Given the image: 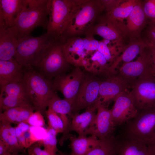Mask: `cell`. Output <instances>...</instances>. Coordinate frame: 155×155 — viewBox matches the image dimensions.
<instances>
[{"mask_svg": "<svg viewBox=\"0 0 155 155\" xmlns=\"http://www.w3.org/2000/svg\"><path fill=\"white\" fill-rule=\"evenodd\" d=\"M104 11L101 0H80L69 15L60 41L88 34Z\"/></svg>", "mask_w": 155, "mask_h": 155, "instance_id": "6da1fadb", "label": "cell"}, {"mask_svg": "<svg viewBox=\"0 0 155 155\" xmlns=\"http://www.w3.org/2000/svg\"><path fill=\"white\" fill-rule=\"evenodd\" d=\"M49 0H26V3L10 28L18 39L30 35L36 28L47 29Z\"/></svg>", "mask_w": 155, "mask_h": 155, "instance_id": "7a4b0ae2", "label": "cell"}, {"mask_svg": "<svg viewBox=\"0 0 155 155\" xmlns=\"http://www.w3.org/2000/svg\"><path fill=\"white\" fill-rule=\"evenodd\" d=\"M23 82L36 111L45 114L48 102L55 93L51 80L41 74L30 65L23 67Z\"/></svg>", "mask_w": 155, "mask_h": 155, "instance_id": "3957f363", "label": "cell"}, {"mask_svg": "<svg viewBox=\"0 0 155 155\" xmlns=\"http://www.w3.org/2000/svg\"><path fill=\"white\" fill-rule=\"evenodd\" d=\"M119 127V135L147 144L155 138V106L138 110L133 117Z\"/></svg>", "mask_w": 155, "mask_h": 155, "instance_id": "277c9868", "label": "cell"}, {"mask_svg": "<svg viewBox=\"0 0 155 155\" xmlns=\"http://www.w3.org/2000/svg\"><path fill=\"white\" fill-rule=\"evenodd\" d=\"M57 40L46 32L38 37L29 35L19 38L14 58L23 67H34L46 50Z\"/></svg>", "mask_w": 155, "mask_h": 155, "instance_id": "5b68a950", "label": "cell"}, {"mask_svg": "<svg viewBox=\"0 0 155 155\" xmlns=\"http://www.w3.org/2000/svg\"><path fill=\"white\" fill-rule=\"evenodd\" d=\"M62 44L55 42L45 51L36 65L38 71L48 79L65 73L69 64L65 59L63 52Z\"/></svg>", "mask_w": 155, "mask_h": 155, "instance_id": "8992f818", "label": "cell"}, {"mask_svg": "<svg viewBox=\"0 0 155 155\" xmlns=\"http://www.w3.org/2000/svg\"><path fill=\"white\" fill-rule=\"evenodd\" d=\"M79 0H49V20L46 32L59 40L69 15Z\"/></svg>", "mask_w": 155, "mask_h": 155, "instance_id": "52a82bcc", "label": "cell"}, {"mask_svg": "<svg viewBox=\"0 0 155 155\" xmlns=\"http://www.w3.org/2000/svg\"><path fill=\"white\" fill-rule=\"evenodd\" d=\"M88 34L98 35L113 42L119 47L124 46V40L129 38L124 21L113 19L105 15L100 16Z\"/></svg>", "mask_w": 155, "mask_h": 155, "instance_id": "ba28073f", "label": "cell"}, {"mask_svg": "<svg viewBox=\"0 0 155 155\" xmlns=\"http://www.w3.org/2000/svg\"><path fill=\"white\" fill-rule=\"evenodd\" d=\"M129 94L137 110L155 106V77L141 76L135 80Z\"/></svg>", "mask_w": 155, "mask_h": 155, "instance_id": "9c48e42d", "label": "cell"}, {"mask_svg": "<svg viewBox=\"0 0 155 155\" xmlns=\"http://www.w3.org/2000/svg\"><path fill=\"white\" fill-rule=\"evenodd\" d=\"M102 81L93 75H85L72 105V115L87 109L99 99L100 84Z\"/></svg>", "mask_w": 155, "mask_h": 155, "instance_id": "30bf717a", "label": "cell"}, {"mask_svg": "<svg viewBox=\"0 0 155 155\" xmlns=\"http://www.w3.org/2000/svg\"><path fill=\"white\" fill-rule=\"evenodd\" d=\"M0 92V111L14 107H34L23 81L1 86Z\"/></svg>", "mask_w": 155, "mask_h": 155, "instance_id": "8fae6325", "label": "cell"}, {"mask_svg": "<svg viewBox=\"0 0 155 155\" xmlns=\"http://www.w3.org/2000/svg\"><path fill=\"white\" fill-rule=\"evenodd\" d=\"M154 51L147 46L135 61L123 64L118 73L132 81L141 76L153 75L152 56Z\"/></svg>", "mask_w": 155, "mask_h": 155, "instance_id": "7c38bea8", "label": "cell"}, {"mask_svg": "<svg viewBox=\"0 0 155 155\" xmlns=\"http://www.w3.org/2000/svg\"><path fill=\"white\" fill-rule=\"evenodd\" d=\"M85 74L76 68L70 73L59 75L52 81L54 90L61 92L64 98L72 105Z\"/></svg>", "mask_w": 155, "mask_h": 155, "instance_id": "4fadbf2b", "label": "cell"}, {"mask_svg": "<svg viewBox=\"0 0 155 155\" xmlns=\"http://www.w3.org/2000/svg\"><path fill=\"white\" fill-rule=\"evenodd\" d=\"M117 127L112 120L111 110L106 108L100 101L97 112L87 135L90 134L102 140L115 135Z\"/></svg>", "mask_w": 155, "mask_h": 155, "instance_id": "5bb4252c", "label": "cell"}, {"mask_svg": "<svg viewBox=\"0 0 155 155\" xmlns=\"http://www.w3.org/2000/svg\"><path fill=\"white\" fill-rule=\"evenodd\" d=\"M133 81L120 75L118 73L107 76L100 84L99 98L102 104L113 99L121 93L131 88Z\"/></svg>", "mask_w": 155, "mask_h": 155, "instance_id": "9a60e30c", "label": "cell"}, {"mask_svg": "<svg viewBox=\"0 0 155 155\" xmlns=\"http://www.w3.org/2000/svg\"><path fill=\"white\" fill-rule=\"evenodd\" d=\"M114 100V104L110 109L112 118L115 127H119L133 117L138 110L127 91L118 95Z\"/></svg>", "mask_w": 155, "mask_h": 155, "instance_id": "2e32d148", "label": "cell"}, {"mask_svg": "<svg viewBox=\"0 0 155 155\" xmlns=\"http://www.w3.org/2000/svg\"><path fill=\"white\" fill-rule=\"evenodd\" d=\"M142 1L139 0L126 19L125 24L129 39H141L142 32L149 22L144 11Z\"/></svg>", "mask_w": 155, "mask_h": 155, "instance_id": "e0dca14e", "label": "cell"}, {"mask_svg": "<svg viewBox=\"0 0 155 155\" xmlns=\"http://www.w3.org/2000/svg\"><path fill=\"white\" fill-rule=\"evenodd\" d=\"M26 3V0H0V28H10Z\"/></svg>", "mask_w": 155, "mask_h": 155, "instance_id": "ac0fdd59", "label": "cell"}, {"mask_svg": "<svg viewBox=\"0 0 155 155\" xmlns=\"http://www.w3.org/2000/svg\"><path fill=\"white\" fill-rule=\"evenodd\" d=\"M100 100L86 109L84 113L72 115L71 118L70 131L75 132L79 136L87 135V131L95 118Z\"/></svg>", "mask_w": 155, "mask_h": 155, "instance_id": "d6986e66", "label": "cell"}, {"mask_svg": "<svg viewBox=\"0 0 155 155\" xmlns=\"http://www.w3.org/2000/svg\"><path fill=\"white\" fill-rule=\"evenodd\" d=\"M62 45L64 56L69 64H81L86 55L82 38L77 37L69 38Z\"/></svg>", "mask_w": 155, "mask_h": 155, "instance_id": "ffe728a7", "label": "cell"}, {"mask_svg": "<svg viewBox=\"0 0 155 155\" xmlns=\"http://www.w3.org/2000/svg\"><path fill=\"white\" fill-rule=\"evenodd\" d=\"M23 67L15 59L12 60H0V86L23 81Z\"/></svg>", "mask_w": 155, "mask_h": 155, "instance_id": "44dd1931", "label": "cell"}, {"mask_svg": "<svg viewBox=\"0 0 155 155\" xmlns=\"http://www.w3.org/2000/svg\"><path fill=\"white\" fill-rule=\"evenodd\" d=\"M146 44L142 39H130L129 43L126 45L119 47V52L121 55L116 58L110 67V71L115 73V69L121 61L125 63L131 61L138 55H139Z\"/></svg>", "mask_w": 155, "mask_h": 155, "instance_id": "7402d4cb", "label": "cell"}, {"mask_svg": "<svg viewBox=\"0 0 155 155\" xmlns=\"http://www.w3.org/2000/svg\"><path fill=\"white\" fill-rule=\"evenodd\" d=\"M18 39L11 29L0 28V60L14 59Z\"/></svg>", "mask_w": 155, "mask_h": 155, "instance_id": "603a6c76", "label": "cell"}, {"mask_svg": "<svg viewBox=\"0 0 155 155\" xmlns=\"http://www.w3.org/2000/svg\"><path fill=\"white\" fill-rule=\"evenodd\" d=\"M116 138L117 155H149L147 144L119 135Z\"/></svg>", "mask_w": 155, "mask_h": 155, "instance_id": "cb8c5ba5", "label": "cell"}, {"mask_svg": "<svg viewBox=\"0 0 155 155\" xmlns=\"http://www.w3.org/2000/svg\"><path fill=\"white\" fill-rule=\"evenodd\" d=\"M0 140L7 146L11 153L26 152L18 142L15 127L9 122L0 121Z\"/></svg>", "mask_w": 155, "mask_h": 155, "instance_id": "d4e9b609", "label": "cell"}, {"mask_svg": "<svg viewBox=\"0 0 155 155\" xmlns=\"http://www.w3.org/2000/svg\"><path fill=\"white\" fill-rule=\"evenodd\" d=\"M70 141L71 155H85L92 147L98 143L99 140L96 136L77 137L70 134L69 138Z\"/></svg>", "mask_w": 155, "mask_h": 155, "instance_id": "484cf974", "label": "cell"}, {"mask_svg": "<svg viewBox=\"0 0 155 155\" xmlns=\"http://www.w3.org/2000/svg\"><path fill=\"white\" fill-rule=\"evenodd\" d=\"M35 108L34 106H21L11 108L0 113V121L17 125L26 122Z\"/></svg>", "mask_w": 155, "mask_h": 155, "instance_id": "4316f807", "label": "cell"}, {"mask_svg": "<svg viewBox=\"0 0 155 155\" xmlns=\"http://www.w3.org/2000/svg\"><path fill=\"white\" fill-rule=\"evenodd\" d=\"M97 144L91 148L85 155H117L118 146L115 135L99 140Z\"/></svg>", "mask_w": 155, "mask_h": 155, "instance_id": "83f0119b", "label": "cell"}, {"mask_svg": "<svg viewBox=\"0 0 155 155\" xmlns=\"http://www.w3.org/2000/svg\"><path fill=\"white\" fill-rule=\"evenodd\" d=\"M139 0H125L110 12L105 14L108 17L124 22L128 18L133 7Z\"/></svg>", "mask_w": 155, "mask_h": 155, "instance_id": "f1b7e54d", "label": "cell"}, {"mask_svg": "<svg viewBox=\"0 0 155 155\" xmlns=\"http://www.w3.org/2000/svg\"><path fill=\"white\" fill-rule=\"evenodd\" d=\"M46 106L58 114H67L71 118L72 115V104L65 98L61 99L55 93L47 103Z\"/></svg>", "mask_w": 155, "mask_h": 155, "instance_id": "f546056e", "label": "cell"}, {"mask_svg": "<svg viewBox=\"0 0 155 155\" xmlns=\"http://www.w3.org/2000/svg\"><path fill=\"white\" fill-rule=\"evenodd\" d=\"M47 134V128L30 126L25 134L27 149L34 143L43 140L46 137Z\"/></svg>", "mask_w": 155, "mask_h": 155, "instance_id": "4dcf8cb0", "label": "cell"}, {"mask_svg": "<svg viewBox=\"0 0 155 155\" xmlns=\"http://www.w3.org/2000/svg\"><path fill=\"white\" fill-rule=\"evenodd\" d=\"M47 135L43 140L38 142L47 151L52 155H56L59 151L57 148V134L53 129L48 127Z\"/></svg>", "mask_w": 155, "mask_h": 155, "instance_id": "1f68e13d", "label": "cell"}, {"mask_svg": "<svg viewBox=\"0 0 155 155\" xmlns=\"http://www.w3.org/2000/svg\"><path fill=\"white\" fill-rule=\"evenodd\" d=\"M45 114L48 120V127L54 129L57 134L63 133L64 125L60 116L49 108L46 111Z\"/></svg>", "mask_w": 155, "mask_h": 155, "instance_id": "d6a6232c", "label": "cell"}, {"mask_svg": "<svg viewBox=\"0 0 155 155\" xmlns=\"http://www.w3.org/2000/svg\"><path fill=\"white\" fill-rule=\"evenodd\" d=\"M141 38L147 46L155 50V24L149 22L142 32Z\"/></svg>", "mask_w": 155, "mask_h": 155, "instance_id": "836d02e7", "label": "cell"}, {"mask_svg": "<svg viewBox=\"0 0 155 155\" xmlns=\"http://www.w3.org/2000/svg\"><path fill=\"white\" fill-rule=\"evenodd\" d=\"M145 15L149 20V23L155 24V0L142 1Z\"/></svg>", "mask_w": 155, "mask_h": 155, "instance_id": "e575fe53", "label": "cell"}, {"mask_svg": "<svg viewBox=\"0 0 155 155\" xmlns=\"http://www.w3.org/2000/svg\"><path fill=\"white\" fill-rule=\"evenodd\" d=\"M26 122L32 126L44 127L45 124L42 114L39 111L32 113Z\"/></svg>", "mask_w": 155, "mask_h": 155, "instance_id": "d590c367", "label": "cell"}, {"mask_svg": "<svg viewBox=\"0 0 155 155\" xmlns=\"http://www.w3.org/2000/svg\"><path fill=\"white\" fill-rule=\"evenodd\" d=\"M99 42V46L98 51L103 55L107 62H112L113 63L116 58L113 55V53L117 55L116 53L107 45L105 44L102 41Z\"/></svg>", "mask_w": 155, "mask_h": 155, "instance_id": "8d00e7d4", "label": "cell"}, {"mask_svg": "<svg viewBox=\"0 0 155 155\" xmlns=\"http://www.w3.org/2000/svg\"><path fill=\"white\" fill-rule=\"evenodd\" d=\"M84 47L87 51H97L99 46V42L95 39L93 35L88 34L83 38Z\"/></svg>", "mask_w": 155, "mask_h": 155, "instance_id": "74e56055", "label": "cell"}, {"mask_svg": "<svg viewBox=\"0 0 155 155\" xmlns=\"http://www.w3.org/2000/svg\"><path fill=\"white\" fill-rule=\"evenodd\" d=\"M41 147L38 142H36L27 149L28 153L29 155H52L45 150H42Z\"/></svg>", "mask_w": 155, "mask_h": 155, "instance_id": "f35d334b", "label": "cell"}, {"mask_svg": "<svg viewBox=\"0 0 155 155\" xmlns=\"http://www.w3.org/2000/svg\"><path fill=\"white\" fill-rule=\"evenodd\" d=\"M106 13H108L119 5L124 0H100Z\"/></svg>", "mask_w": 155, "mask_h": 155, "instance_id": "ab89813d", "label": "cell"}, {"mask_svg": "<svg viewBox=\"0 0 155 155\" xmlns=\"http://www.w3.org/2000/svg\"><path fill=\"white\" fill-rule=\"evenodd\" d=\"M30 126L26 122H20L15 127L16 133L17 138L24 135L27 131Z\"/></svg>", "mask_w": 155, "mask_h": 155, "instance_id": "60d3db41", "label": "cell"}, {"mask_svg": "<svg viewBox=\"0 0 155 155\" xmlns=\"http://www.w3.org/2000/svg\"><path fill=\"white\" fill-rule=\"evenodd\" d=\"M11 154L7 146L0 140V155H9Z\"/></svg>", "mask_w": 155, "mask_h": 155, "instance_id": "b9f144b4", "label": "cell"}, {"mask_svg": "<svg viewBox=\"0 0 155 155\" xmlns=\"http://www.w3.org/2000/svg\"><path fill=\"white\" fill-rule=\"evenodd\" d=\"M147 145L149 155H155V138Z\"/></svg>", "mask_w": 155, "mask_h": 155, "instance_id": "7bdbcfd3", "label": "cell"}, {"mask_svg": "<svg viewBox=\"0 0 155 155\" xmlns=\"http://www.w3.org/2000/svg\"><path fill=\"white\" fill-rule=\"evenodd\" d=\"M17 138L18 142L21 147L26 150L27 149L25 134Z\"/></svg>", "mask_w": 155, "mask_h": 155, "instance_id": "ee69618b", "label": "cell"}, {"mask_svg": "<svg viewBox=\"0 0 155 155\" xmlns=\"http://www.w3.org/2000/svg\"><path fill=\"white\" fill-rule=\"evenodd\" d=\"M152 74L153 76L155 77V50L154 51L152 56Z\"/></svg>", "mask_w": 155, "mask_h": 155, "instance_id": "f6af8a7d", "label": "cell"}, {"mask_svg": "<svg viewBox=\"0 0 155 155\" xmlns=\"http://www.w3.org/2000/svg\"><path fill=\"white\" fill-rule=\"evenodd\" d=\"M26 153H22V154H21L19 153H12L9 155H29L28 154H26Z\"/></svg>", "mask_w": 155, "mask_h": 155, "instance_id": "bcb514c9", "label": "cell"}, {"mask_svg": "<svg viewBox=\"0 0 155 155\" xmlns=\"http://www.w3.org/2000/svg\"><path fill=\"white\" fill-rule=\"evenodd\" d=\"M56 155H69L67 154L62 152L61 151H58Z\"/></svg>", "mask_w": 155, "mask_h": 155, "instance_id": "7dc6e473", "label": "cell"}]
</instances>
